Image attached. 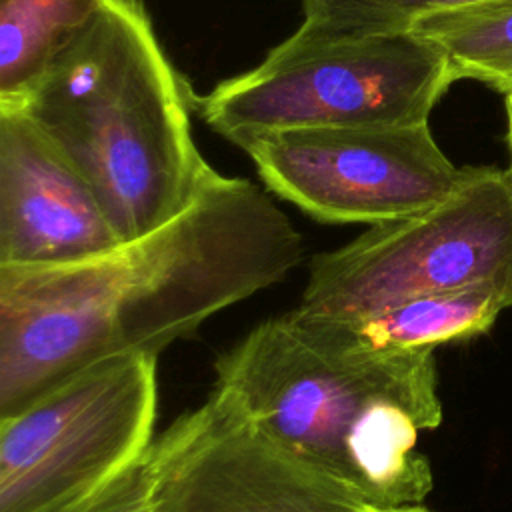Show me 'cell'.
Returning <instances> with one entry per match:
<instances>
[{"label":"cell","instance_id":"4","mask_svg":"<svg viewBox=\"0 0 512 512\" xmlns=\"http://www.w3.org/2000/svg\"><path fill=\"white\" fill-rule=\"evenodd\" d=\"M456 82L440 46L414 30L288 36L252 70L200 100L204 122L240 146L262 132L426 124Z\"/></svg>","mask_w":512,"mask_h":512},{"label":"cell","instance_id":"6","mask_svg":"<svg viewBox=\"0 0 512 512\" xmlns=\"http://www.w3.org/2000/svg\"><path fill=\"white\" fill-rule=\"evenodd\" d=\"M158 356L84 368L0 418V512H68L152 444Z\"/></svg>","mask_w":512,"mask_h":512},{"label":"cell","instance_id":"14","mask_svg":"<svg viewBox=\"0 0 512 512\" xmlns=\"http://www.w3.org/2000/svg\"><path fill=\"white\" fill-rule=\"evenodd\" d=\"M68 512H164L156 440L126 470Z\"/></svg>","mask_w":512,"mask_h":512},{"label":"cell","instance_id":"11","mask_svg":"<svg viewBox=\"0 0 512 512\" xmlns=\"http://www.w3.org/2000/svg\"><path fill=\"white\" fill-rule=\"evenodd\" d=\"M508 308L496 290L474 286L412 298L382 314L352 322L380 344L436 348L488 332L498 314Z\"/></svg>","mask_w":512,"mask_h":512},{"label":"cell","instance_id":"9","mask_svg":"<svg viewBox=\"0 0 512 512\" xmlns=\"http://www.w3.org/2000/svg\"><path fill=\"white\" fill-rule=\"evenodd\" d=\"M120 242L76 166L24 112L0 106V266H62Z\"/></svg>","mask_w":512,"mask_h":512},{"label":"cell","instance_id":"8","mask_svg":"<svg viewBox=\"0 0 512 512\" xmlns=\"http://www.w3.org/2000/svg\"><path fill=\"white\" fill-rule=\"evenodd\" d=\"M164 512H366L220 388L156 438Z\"/></svg>","mask_w":512,"mask_h":512},{"label":"cell","instance_id":"15","mask_svg":"<svg viewBox=\"0 0 512 512\" xmlns=\"http://www.w3.org/2000/svg\"><path fill=\"white\" fill-rule=\"evenodd\" d=\"M366 512H430L428 508L420 504H408V506H392V508H378V506H368Z\"/></svg>","mask_w":512,"mask_h":512},{"label":"cell","instance_id":"10","mask_svg":"<svg viewBox=\"0 0 512 512\" xmlns=\"http://www.w3.org/2000/svg\"><path fill=\"white\" fill-rule=\"evenodd\" d=\"M102 0H0V104L16 102Z\"/></svg>","mask_w":512,"mask_h":512},{"label":"cell","instance_id":"16","mask_svg":"<svg viewBox=\"0 0 512 512\" xmlns=\"http://www.w3.org/2000/svg\"><path fill=\"white\" fill-rule=\"evenodd\" d=\"M506 100V118H508V150H510V168H512V94L504 96Z\"/></svg>","mask_w":512,"mask_h":512},{"label":"cell","instance_id":"7","mask_svg":"<svg viewBox=\"0 0 512 512\" xmlns=\"http://www.w3.org/2000/svg\"><path fill=\"white\" fill-rule=\"evenodd\" d=\"M240 148L270 192L328 224L412 216L440 202L460 178L428 122L274 130L248 136Z\"/></svg>","mask_w":512,"mask_h":512},{"label":"cell","instance_id":"12","mask_svg":"<svg viewBox=\"0 0 512 512\" xmlns=\"http://www.w3.org/2000/svg\"><path fill=\"white\" fill-rule=\"evenodd\" d=\"M410 30L444 50L454 80L512 94V0L428 14Z\"/></svg>","mask_w":512,"mask_h":512},{"label":"cell","instance_id":"13","mask_svg":"<svg viewBox=\"0 0 512 512\" xmlns=\"http://www.w3.org/2000/svg\"><path fill=\"white\" fill-rule=\"evenodd\" d=\"M506 0H302L296 34L308 38L400 32L436 12L498 4Z\"/></svg>","mask_w":512,"mask_h":512},{"label":"cell","instance_id":"1","mask_svg":"<svg viewBox=\"0 0 512 512\" xmlns=\"http://www.w3.org/2000/svg\"><path fill=\"white\" fill-rule=\"evenodd\" d=\"M302 250L266 192L210 166L192 202L140 238L72 264L0 266V418L92 364L158 356L282 280Z\"/></svg>","mask_w":512,"mask_h":512},{"label":"cell","instance_id":"5","mask_svg":"<svg viewBox=\"0 0 512 512\" xmlns=\"http://www.w3.org/2000/svg\"><path fill=\"white\" fill-rule=\"evenodd\" d=\"M484 286L512 308V168L464 166L434 206L316 254L300 308L340 320Z\"/></svg>","mask_w":512,"mask_h":512},{"label":"cell","instance_id":"2","mask_svg":"<svg viewBox=\"0 0 512 512\" xmlns=\"http://www.w3.org/2000/svg\"><path fill=\"white\" fill-rule=\"evenodd\" d=\"M214 386L272 440L368 506L420 504L418 436L442 422L434 348L388 346L352 320L294 308L216 360Z\"/></svg>","mask_w":512,"mask_h":512},{"label":"cell","instance_id":"3","mask_svg":"<svg viewBox=\"0 0 512 512\" xmlns=\"http://www.w3.org/2000/svg\"><path fill=\"white\" fill-rule=\"evenodd\" d=\"M188 88L142 0H102L12 104L76 166L122 242L196 196L210 164L190 126Z\"/></svg>","mask_w":512,"mask_h":512}]
</instances>
